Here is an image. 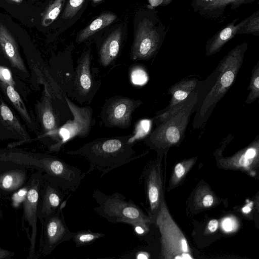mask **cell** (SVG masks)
<instances>
[{"instance_id": "1", "label": "cell", "mask_w": 259, "mask_h": 259, "mask_svg": "<svg viewBox=\"0 0 259 259\" xmlns=\"http://www.w3.org/2000/svg\"><path fill=\"white\" fill-rule=\"evenodd\" d=\"M247 49L246 42L236 46L222 58L205 79L199 81L196 89L197 101L192 122L193 129L205 126L216 105L235 82Z\"/></svg>"}, {"instance_id": "2", "label": "cell", "mask_w": 259, "mask_h": 259, "mask_svg": "<svg viewBox=\"0 0 259 259\" xmlns=\"http://www.w3.org/2000/svg\"><path fill=\"white\" fill-rule=\"evenodd\" d=\"M135 144L132 141V135L100 138L66 153L83 158L89 164L86 174L98 171L102 178L114 169L141 157L142 155H137L134 149Z\"/></svg>"}, {"instance_id": "3", "label": "cell", "mask_w": 259, "mask_h": 259, "mask_svg": "<svg viewBox=\"0 0 259 259\" xmlns=\"http://www.w3.org/2000/svg\"><path fill=\"white\" fill-rule=\"evenodd\" d=\"M197 101L196 90L174 107L167 111H158L153 118L156 126L147 136L144 143L156 150L166 149L179 144L185 137Z\"/></svg>"}, {"instance_id": "4", "label": "cell", "mask_w": 259, "mask_h": 259, "mask_svg": "<svg viewBox=\"0 0 259 259\" xmlns=\"http://www.w3.org/2000/svg\"><path fill=\"white\" fill-rule=\"evenodd\" d=\"M92 196L98 205L94 211L100 217L113 224L124 223L133 226L137 223H148L150 219L131 200L127 201L121 194H105L94 189Z\"/></svg>"}, {"instance_id": "5", "label": "cell", "mask_w": 259, "mask_h": 259, "mask_svg": "<svg viewBox=\"0 0 259 259\" xmlns=\"http://www.w3.org/2000/svg\"><path fill=\"white\" fill-rule=\"evenodd\" d=\"M156 223L161 234L162 252L165 257L192 258L185 237L169 215L163 203L158 213Z\"/></svg>"}, {"instance_id": "6", "label": "cell", "mask_w": 259, "mask_h": 259, "mask_svg": "<svg viewBox=\"0 0 259 259\" xmlns=\"http://www.w3.org/2000/svg\"><path fill=\"white\" fill-rule=\"evenodd\" d=\"M64 98L73 119L59 127L53 135V137L57 140V143L52 148L56 150H59L63 144L73 138L87 137L94 124L93 109L91 107H79L66 96Z\"/></svg>"}, {"instance_id": "7", "label": "cell", "mask_w": 259, "mask_h": 259, "mask_svg": "<svg viewBox=\"0 0 259 259\" xmlns=\"http://www.w3.org/2000/svg\"><path fill=\"white\" fill-rule=\"evenodd\" d=\"M165 27L156 26L154 22L144 18L138 25L131 51L134 60H147L153 58L165 36Z\"/></svg>"}, {"instance_id": "8", "label": "cell", "mask_w": 259, "mask_h": 259, "mask_svg": "<svg viewBox=\"0 0 259 259\" xmlns=\"http://www.w3.org/2000/svg\"><path fill=\"white\" fill-rule=\"evenodd\" d=\"M64 206L44 219L40 223L41 230L39 251L44 255L50 254L61 243L71 240L74 232L67 227L63 213Z\"/></svg>"}, {"instance_id": "9", "label": "cell", "mask_w": 259, "mask_h": 259, "mask_svg": "<svg viewBox=\"0 0 259 259\" xmlns=\"http://www.w3.org/2000/svg\"><path fill=\"white\" fill-rule=\"evenodd\" d=\"M143 102L126 97L116 96L108 99L102 107L101 118L108 127L128 128L133 112Z\"/></svg>"}, {"instance_id": "10", "label": "cell", "mask_w": 259, "mask_h": 259, "mask_svg": "<svg viewBox=\"0 0 259 259\" xmlns=\"http://www.w3.org/2000/svg\"><path fill=\"white\" fill-rule=\"evenodd\" d=\"M44 181L42 173L38 171L32 176L28 183V191L23 202V214L22 217V227L26 225L25 230L28 237L29 227H31V234L29 240L30 243L28 258H33L35 256V245L37 233V206L40 196V191Z\"/></svg>"}, {"instance_id": "11", "label": "cell", "mask_w": 259, "mask_h": 259, "mask_svg": "<svg viewBox=\"0 0 259 259\" xmlns=\"http://www.w3.org/2000/svg\"><path fill=\"white\" fill-rule=\"evenodd\" d=\"M68 193L44 178L37 206V219L40 222L65 206V196Z\"/></svg>"}, {"instance_id": "12", "label": "cell", "mask_w": 259, "mask_h": 259, "mask_svg": "<svg viewBox=\"0 0 259 259\" xmlns=\"http://www.w3.org/2000/svg\"><path fill=\"white\" fill-rule=\"evenodd\" d=\"M0 46L11 65L23 72L26 68L19 53L17 43L7 27L0 22Z\"/></svg>"}, {"instance_id": "13", "label": "cell", "mask_w": 259, "mask_h": 259, "mask_svg": "<svg viewBox=\"0 0 259 259\" xmlns=\"http://www.w3.org/2000/svg\"><path fill=\"white\" fill-rule=\"evenodd\" d=\"M93 84L91 55L86 52L78 59L74 79L75 88L80 95L85 96L91 92Z\"/></svg>"}, {"instance_id": "14", "label": "cell", "mask_w": 259, "mask_h": 259, "mask_svg": "<svg viewBox=\"0 0 259 259\" xmlns=\"http://www.w3.org/2000/svg\"><path fill=\"white\" fill-rule=\"evenodd\" d=\"M199 81L195 77H186L170 86L167 91L170 96L169 104L161 111H167L184 101L196 90Z\"/></svg>"}, {"instance_id": "15", "label": "cell", "mask_w": 259, "mask_h": 259, "mask_svg": "<svg viewBox=\"0 0 259 259\" xmlns=\"http://www.w3.org/2000/svg\"><path fill=\"white\" fill-rule=\"evenodd\" d=\"M147 197L150 211L155 213L159 206L160 196V177L155 165L149 167L144 173Z\"/></svg>"}, {"instance_id": "16", "label": "cell", "mask_w": 259, "mask_h": 259, "mask_svg": "<svg viewBox=\"0 0 259 259\" xmlns=\"http://www.w3.org/2000/svg\"><path fill=\"white\" fill-rule=\"evenodd\" d=\"M247 20L248 18L237 25L230 24L221 30L207 42L205 49L206 56H210L219 52L228 41L237 34L238 31L245 25Z\"/></svg>"}, {"instance_id": "17", "label": "cell", "mask_w": 259, "mask_h": 259, "mask_svg": "<svg viewBox=\"0 0 259 259\" xmlns=\"http://www.w3.org/2000/svg\"><path fill=\"white\" fill-rule=\"evenodd\" d=\"M46 91L40 105V117L47 134L53 136L59 127V121L52 106L51 96L48 91Z\"/></svg>"}, {"instance_id": "18", "label": "cell", "mask_w": 259, "mask_h": 259, "mask_svg": "<svg viewBox=\"0 0 259 259\" xmlns=\"http://www.w3.org/2000/svg\"><path fill=\"white\" fill-rule=\"evenodd\" d=\"M121 38L120 28L111 34L100 51V62L103 66L110 65L116 58L119 51Z\"/></svg>"}, {"instance_id": "19", "label": "cell", "mask_w": 259, "mask_h": 259, "mask_svg": "<svg viewBox=\"0 0 259 259\" xmlns=\"http://www.w3.org/2000/svg\"><path fill=\"white\" fill-rule=\"evenodd\" d=\"M26 179L24 171L11 170L0 174V189L6 192H14L22 188Z\"/></svg>"}, {"instance_id": "20", "label": "cell", "mask_w": 259, "mask_h": 259, "mask_svg": "<svg viewBox=\"0 0 259 259\" xmlns=\"http://www.w3.org/2000/svg\"><path fill=\"white\" fill-rule=\"evenodd\" d=\"M252 1L254 0H207L198 7L203 13L213 15L223 12L227 7L236 8L242 4L251 3Z\"/></svg>"}, {"instance_id": "21", "label": "cell", "mask_w": 259, "mask_h": 259, "mask_svg": "<svg viewBox=\"0 0 259 259\" xmlns=\"http://www.w3.org/2000/svg\"><path fill=\"white\" fill-rule=\"evenodd\" d=\"M0 119L5 126L9 127L13 132H15L24 139H29V135L22 124L9 107L1 100H0Z\"/></svg>"}, {"instance_id": "22", "label": "cell", "mask_w": 259, "mask_h": 259, "mask_svg": "<svg viewBox=\"0 0 259 259\" xmlns=\"http://www.w3.org/2000/svg\"><path fill=\"white\" fill-rule=\"evenodd\" d=\"M116 18V15L113 13H103L80 32L77 39L78 43L85 40L98 30L109 25Z\"/></svg>"}, {"instance_id": "23", "label": "cell", "mask_w": 259, "mask_h": 259, "mask_svg": "<svg viewBox=\"0 0 259 259\" xmlns=\"http://www.w3.org/2000/svg\"><path fill=\"white\" fill-rule=\"evenodd\" d=\"M3 83L6 87V93L11 102L25 119V121L32 126V121L25 105L19 94L15 90L14 88L13 87L4 83Z\"/></svg>"}, {"instance_id": "24", "label": "cell", "mask_w": 259, "mask_h": 259, "mask_svg": "<svg viewBox=\"0 0 259 259\" xmlns=\"http://www.w3.org/2000/svg\"><path fill=\"white\" fill-rule=\"evenodd\" d=\"M105 235L100 232L90 230H82L74 232L72 240L76 247H79L90 245Z\"/></svg>"}, {"instance_id": "25", "label": "cell", "mask_w": 259, "mask_h": 259, "mask_svg": "<svg viewBox=\"0 0 259 259\" xmlns=\"http://www.w3.org/2000/svg\"><path fill=\"white\" fill-rule=\"evenodd\" d=\"M247 90L249 92L245 103L250 104L259 98V60L251 70V75Z\"/></svg>"}, {"instance_id": "26", "label": "cell", "mask_w": 259, "mask_h": 259, "mask_svg": "<svg viewBox=\"0 0 259 259\" xmlns=\"http://www.w3.org/2000/svg\"><path fill=\"white\" fill-rule=\"evenodd\" d=\"M65 0H55L45 11L41 20V25L47 27L53 23L60 14Z\"/></svg>"}, {"instance_id": "27", "label": "cell", "mask_w": 259, "mask_h": 259, "mask_svg": "<svg viewBox=\"0 0 259 259\" xmlns=\"http://www.w3.org/2000/svg\"><path fill=\"white\" fill-rule=\"evenodd\" d=\"M259 32V12L258 11L248 17L245 25L238 31L237 34L255 33Z\"/></svg>"}, {"instance_id": "28", "label": "cell", "mask_w": 259, "mask_h": 259, "mask_svg": "<svg viewBox=\"0 0 259 259\" xmlns=\"http://www.w3.org/2000/svg\"><path fill=\"white\" fill-rule=\"evenodd\" d=\"M84 0H69L64 11L63 18H72L79 10Z\"/></svg>"}, {"instance_id": "29", "label": "cell", "mask_w": 259, "mask_h": 259, "mask_svg": "<svg viewBox=\"0 0 259 259\" xmlns=\"http://www.w3.org/2000/svg\"><path fill=\"white\" fill-rule=\"evenodd\" d=\"M131 78L133 83L136 85H143L147 80V75L144 70L139 67H136L131 71Z\"/></svg>"}, {"instance_id": "30", "label": "cell", "mask_w": 259, "mask_h": 259, "mask_svg": "<svg viewBox=\"0 0 259 259\" xmlns=\"http://www.w3.org/2000/svg\"><path fill=\"white\" fill-rule=\"evenodd\" d=\"M28 184L25 187L21 188L16 191L12 197V205L15 207H18L25 200L28 191Z\"/></svg>"}, {"instance_id": "31", "label": "cell", "mask_w": 259, "mask_h": 259, "mask_svg": "<svg viewBox=\"0 0 259 259\" xmlns=\"http://www.w3.org/2000/svg\"><path fill=\"white\" fill-rule=\"evenodd\" d=\"M0 81L14 88L15 82L11 71L7 67L0 66Z\"/></svg>"}, {"instance_id": "32", "label": "cell", "mask_w": 259, "mask_h": 259, "mask_svg": "<svg viewBox=\"0 0 259 259\" xmlns=\"http://www.w3.org/2000/svg\"><path fill=\"white\" fill-rule=\"evenodd\" d=\"M235 226L234 221L230 218H226L222 222V228L226 232L232 231Z\"/></svg>"}, {"instance_id": "33", "label": "cell", "mask_w": 259, "mask_h": 259, "mask_svg": "<svg viewBox=\"0 0 259 259\" xmlns=\"http://www.w3.org/2000/svg\"><path fill=\"white\" fill-rule=\"evenodd\" d=\"M186 169L182 163H178L175 167V174L178 179H181L185 174Z\"/></svg>"}, {"instance_id": "34", "label": "cell", "mask_w": 259, "mask_h": 259, "mask_svg": "<svg viewBox=\"0 0 259 259\" xmlns=\"http://www.w3.org/2000/svg\"><path fill=\"white\" fill-rule=\"evenodd\" d=\"M14 253L9 250L0 248V259L11 258Z\"/></svg>"}, {"instance_id": "35", "label": "cell", "mask_w": 259, "mask_h": 259, "mask_svg": "<svg viewBox=\"0 0 259 259\" xmlns=\"http://www.w3.org/2000/svg\"><path fill=\"white\" fill-rule=\"evenodd\" d=\"M213 202V198L211 195L207 194L204 196L202 200V203L205 207L210 206Z\"/></svg>"}, {"instance_id": "36", "label": "cell", "mask_w": 259, "mask_h": 259, "mask_svg": "<svg viewBox=\"0 0 259 259\" xmlns=\"http://www.w3.org/2000/svg\"><path fill=\"white\" fill-rule=\"evenodd\" d=\"M219 222L218 220L213 219L210 221L208 224V229L211 232H214L218 229Z\"/></svg>"}, {"instance_id": "37", "label": "cell", "mask_w": 259, "mask_h": 259, "mask_svg": "<svg viewBox=\"0 0 259 259\" xmlns=\"http://www.w3.org/2000/svg\"><path fill=\"white\" fill-rule=\"evenodd\" d=\"M251 204H252V203H250V204H248L246 205V206H245L242 208V211L245 213H248L249 212H250V211L251 210V206H252Z\"/></svg>"}, {"instance_id": "38", "label": "cell", "mask_w": 259, "mask_h": 259, "mask_svg": "<svg viewBox=\"0 0 259 259\" xmlns=\"http://www.w3.org/2000/svg\"><path fill=\"white\" fill-rule=\"evenodd\" d=\"M137 258H148L149 255L147 253L145 252L139 253L137 256L136 257Z\"/></svg>"}, {"instance_id": "39", "label": "cell", "mask_w": 259, "mask_h": 259, "mask_svg": "<svg viewBox=\"0 0 259 259\" xmlns=\"http://www.w3.org/2000/svg\"><path fill=\"white\" fill-rule=\"evenodd\" d=\"M161 1H162V2L161 3V5L164 6L168 5L172 1V0H161Z\"/></svg>"}, {"instance_id": "40", "label": "cell", "mask_w": 259, "mask_h": 259, "mask_svg": "<svg viewBox=\"0 0 259 259\" xmlns=\"http://www.w3.org/2000/svg\"><path fill=\"white\" fill-rule=\"evenodd\" d=\"M206 1L207 0H193L194 4L197 6Z\"/></svg>"}, {"instance_id": "41", "label": "cell", "mask_w": 259, "mask_h": 259, "mask_svg": "<svg viewBox=\"0 0 259 259\" xmlns=\"http://www.w3.org/2000/svg\"><path fill=\"white\" fill-rule=\"evenodd\" d=\"M12 1H14L15 2L18 3H20L22 1V0H12Z\"/></svg>"}, {"instance_id": "42", "label": "cell", "mask_w": 259, "mask_h": 259, "mask_svg": "<svg viewBox=\"0 0 259 259\" xmlns=\"http://www.w3.org/2000/svg\"><path fill=\"white\" fill-rule=\"evenodd\" d=\"M2 215V213H1V211L0 210V217Z\"/></svg>"}, {"instance_id": "43", "label": "cell", "mask_w": 259, "mask_h": 259, "mask_svg": "<svg viewBox=\"0 0 259 259\" xmlns=\"http://www.w3.org/2000/svg\"><path fill=\"white\" fill-rule=\"evenodd\" d=\"M94 1H96V2H97V1H99L100 0H94Z\"/></svg>"}]
</instances>
